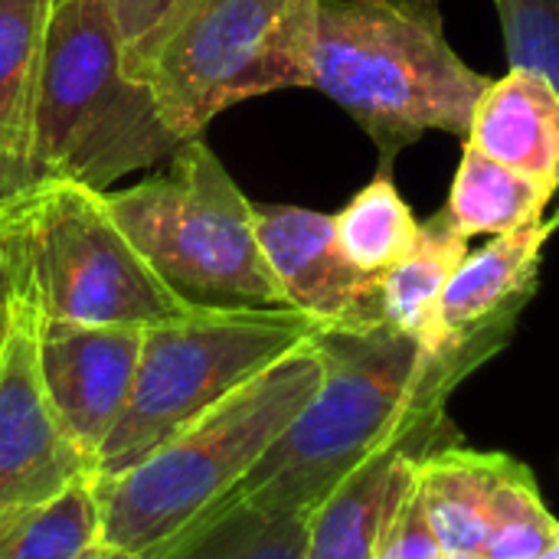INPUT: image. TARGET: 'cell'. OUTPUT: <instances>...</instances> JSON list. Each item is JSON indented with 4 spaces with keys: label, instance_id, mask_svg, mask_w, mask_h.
I'll return each instance as SVG.
<instances>
[{
    "label": "cell",
    "instance_id": "1",
    "mask_svg": "<svg viewBox=\"0 0 559 559\" xmlns=\"http://www.w3.org/2000/svg\"><path fill=\"white\" fill-rule=\"evenodd\" d=\"M311 344L324 367L314 396L219 504L311 514L370 455L445 416L455 386L481 367L459 350H429L386 321L318 328Z\"/></svg>",
    "mask_w": 559,
    "mask_h": 559
},
{
    "label": "cell",
    "instance_id": "2",
    "mask_svg": "<svg viewBox=\"0 0 559 559\" xmlns=\"http://www.w3.org/2000/svg\"><path fill=\"white\" fill-rule=\"evenodd\" d=\"M445 39L442 0H321L311 88L377 144L380 164L429 131L468 134L488 88Z\"/></svg>",
    "mask_w": 559,
    "mask_h": 559
},
{
    "label": "cell",
    "instance_id": "3",
    "mask_svg": "<svg viewBox=\"0 0 559 559\" xmlns=\"http://www.w3.org/2000/svg\"><path fill=\"white\" fill-rule=\"evenodd\" d=\"M321 370L308 341L128 472L95 478L98 540L138 559L164 550L255 468L314 396Z\"/></svg>",
    "mask_w": 559,
    "mask_h": 559
},
{
    "label": "cell",
    "instance_id": "4",
    "mask_svg": "<svg viewBox=\"0 0 559 559\" xmlns=\"http://www.w3.org/2000/svg\"><path fill=\"white\" fill-rule=\"evenodd\" d=\"M183 141L144 82L124 72L108 0H49L43 29L29 187L79 183L105 193Z\"/></svg>",
    "mask_w": 559,
    "mask_h": 559
},
{
    "label": "cell",
    "instance_id": "5",
    "mask_svg": "<svg viewBox=\"0 0 559 559\" xmlns=\"http://www.w3.org/2000/svg\"><path fill=\"white\" fill-rule=\"evenodd\" d=\"M16 314L151 328L190 311L141 259L98 190L36 183L0 206Z\"/></svg>",
    "mask_w": 559,
    "mask_h": 559
},
{
    "label": "cell",
    "instance_id": "6",
    "mask_svg": "<svg viewBox=\"0 0 559 559\" xmlns=\"http://www.w3.org/2000/svg\"><path fill=\"white\" fill-rule=\"evenodd\" d=\"M102 197L141 259L183 305L288 308L259 246L252 200L200 138L183 141L160 174Z\"/></svg>",
    "mask_w": 559,
    "mask_h": 559
},
{
    "label": "cell",
    "instance_id": "7",
    "mask_svg": "<svg viewBox=\"0 0 559 559\" xmlns=\"http://www.w3.org/2000/svg\"><path fill=\"white\" fill-rule=\"evenodd\" d=\"M295 308H190L144 328L128 406L95 455L115 478L318 334Z\"/></svg>",
    "mask_w": 559,
    "mask_h": 559
},
{
    "label": "cell",
    "instance_id": "8",
    "mask_svg": "<svg viewBox=\"0 0 559 559\" xmlns=\"http://www.w3.org/2000/svg\"><path fill=\"white\" fill-rule=\"evenodd\" d=\"M318 3L183 0L138 75L164 124L190 141L246 98L311 88Z\"/></svg>",
    "mask_w": 559,
    "mask_h": 559
},
{
    "label": "cell",
    "instance_id": "9",
    "mask_svg": "<svg viewBox=\"0 0 559 559\" xmlns=\"http://www.w3.org/2000/svg\"><path fill=\"white\" fill-rule=\"evenodd\" d=\"M95 478L88 455L62 429L36 367V334L16 314L0 354V518L39 508Z\"/></svg>",
    "mask_w": 559,
    "mask_h": 559
},
{
    "label": "cell",
    "instance_id": "10",
    "mask_svg": "<svg viewBox=\"0 0 559 559\" xmlns=\"http://www.w3.org/2000/svg\"><path fill=\"white\" fill-rule=\"evenodd\" d=\"M33 334L36 367L52 413L72 442L98 455L128 406L144 328L36 321Z\"/></svg>",
    "mask_w": 559,
    "mask_h": 559
},
{
    "label": "cell",
    "instance_id": "11",
    "mask_svg": "<svg viewBox=\"0 0 559 559\" xmlns=\"http://www.w3.org/2000/svg\"><path fill=\"white\" fill-rule=\"evenodd\" d=\"M255 236L285 295V305L321 328H364L383 321L380 278L344 255L334 216L305 206H259Z\"/></svg>",
    "mask_w": 559,
    "mask_h": 559
},
{
    "label": "cell",
    "instance_id": "12",
    "mask_svg": "<svg viewBox=\"0 0 559 559\" xmlns=\"http://www.w3.org/2000/svg\"><path fill=\"white\" fill-rule=\"evenodd\" d=\"M559 229V213L527 229L495 236L462 259L445 285L432 350H462L481 364L501 354L521 311L537 295L544 246Z\"/></svg>",
    "mask_w": 559,
    "mask_h": 559
},
{
    "label": "cell",
    "instance_id": "13",
    "mask_svg": "<svg viewBox=\"0 0 559 559\" xmlns=\"http://www.w3.org/2000/svg\"><path fill=\"white\" fill-rule=\"evenodd\" d=\"M462 442L449 416L423 423L357 465L308 518L301 559H377L380 537L413 488L416 462L439 445Z\"/></svg>",
    "mask_w": 559,
    "mask_h": 559
},
{
    "label": "cell",
    "instance_id": "14",
    "mask_svg": "<svg viewBox=\"0 0 559 559\" xmlns=\"http://www.w3.org/2000/svg\"><path fill=\"white\" fill-rule=\"evenodd\" d=\"M465 144L485 157L534 180L550 197L559 193V95L557 88L521 66L491 79L475 102Z\"/></svg>",
    "mask_w": 559,
    "mask_h": 559
},
{
    "label": "cell",
    "instance_id": "15",
    "mask_svg": "<svg viewBox=\"0 0 559 559\" xmlns=\"http://www.w3.org/2000/svg\"><path fill=\"white\" fill-rule=\"evenodd\" d=\"M511 465L504 452H475L462 442L429 449L416 462L413 488L445 554H481L495 491Z\"/></svg>",
    "mask_w": 559,
    "mask_h": 559
},
{
    "label": "cell",
    "instance_id": "16",
    "mask_svg": "<svg viewBox=\"0 0 559 559\" xmlns=\"http://www.w3.org/2000/svg\"><path fill=\"white\" fill-rule=\"evenodd\" d=\"M49 0H0V206L29 190L36 79Z\"/></svg>",
    "mask_w": 559,
    "mask_h": 559
},
{
    "label": "cell",
    "instance_id": "17",
    "mask_svg": "<svg viewBox=\"0 0 559 559\" xmlns=\"http://www.w3.org/2000/svg\"><path fill=\"white\" fill-rule=\"evenodd\" d=\"M468 255V239L439 210L419 223L416 249L380 275V311L390 328L432 350L436 318L449 278Z\"/></svg>",
    "mask_w": 559,
    "mask_h": 559
},
{
    "label": "cell",
    "instance_id": "18",
    "mask_svg": "<svg viewBox=\"0 0 559 559\" xmlns=\"http://www.w3.org/2000/svg\"><path fill=\"white\" fill-rule=\"evenodd\" d=\"M550 193L511 167L462 144V160L452 177L442 213L465 236H508L544 219Z\"/></svg>",
    "mask_w": 559,
    "mask_h": 559
},
{
    "label": "cell",
    "instance_id": "19",
    "mask_svg": "<svg viewBox=\"0 0 559 559\" xmlns=\"http://www.w3.org/2000/svg\"><path fill=\"white\" fill-rule=\"evenodd\" d=\"M311 514L216 504L151 559H301Z\"/></svg>",
    "mask_w": 559,
    "mask_h": 559
},
{
    "label": "cell",
    "instance_id": "20",
    "mask_svg": "<svg viewBox=\"0 0 559 559\" xmlns=\"http://www.w3.org/2000/svg\"><path fill=\"white\" fill-rule=\"evenodd\" d=\"M334 233L344 255L364 275L380 278L403 262L419 242V219L403 200L393 164H380L373 180L334 216Z\"/></svg>",
    "mask_w": 559,
    "mask_h": 559
},
{
    "label": "cell",
    "instance_id": "21",
    "mask_svg": "<svg viewBox=\"0 0 559 559\" xmlns=\"http://www.w3.org/2000/svg\"><path fill=\"white\" fill-rule=\"evenodd\" d=\"M95 478L49 504L0 518V559H79L98 544Z\"/></svg>",
    "mask_w": 559,
    "mask_h": 559
},
{
    "label": "cell",
    "instance_id": "22",
    "mask_svg": "<svg viewBox=\"0 0 559 559\" xmlns=\"http://www.w3.org/2000/svg\"><path fill=\"white\" fill-rule=\"evenodd\" d=\"M559 540V521L547 511L527 465L511 459L491 504L485 559H537Z\"/></svg>",
    "mask_w": 559,
    "mask_h": 559
},
{
    "label": "cell",
    "instance_id": "23",
    "mask_svg": "<svg viewBox=\"0 0 559 559\" xmlns=\"http://www.w3.org/2000/svg\"><path fill=\"white\" fill-rule=\"evenodd\" d=\"M508 66L544 75L559 95V0H495Z\"/></svg>",
    "mask_w": 559,
    "mask_h": 559
},
{
    "label": "cell",
    "instance_id": "24",
    "mask_svg": "<svg viewBox=\"0 0 559 559\" xmlns=\"http://www.w3.org/2000/svg\"><path fill=\"white\" fill-rule=\"evenodd\" d=\"M183 0H108L118 39H121V59L124 72L131 79L141 75L151 49L157 46L160 33L174 20ZM141 82V79H138Z\"/></svg>",
    "mask_w": 559,
    "mask_h": 559
},
{
    "label": "cell",
    "instance_id": "25",
    "mask_svg": "<svg viewBox=\"0 0 559 559\" xmlns=\"http://www.w3.org/2000/svg\"><path fill=\"white\" fill-rule=\"evenodd\" d=\"M377 559H445V550L416 498V488L406 491L403 504L390 518V524L380 537Z\"/></svg>",
    "mask_w": 559,
    "mask_h": 559
},
{
    "label": "cell",
    "instance_id": "26",
    "mask_svg": "<svg viewBox=\"0 0 559 559\" xmlns=\"http://www.w3.org/2000/svg\"><path fill=\"white\" fill-rule=\"evenodd\" d=\"M13 324H16V295H13V272H10V259H7V242H3V229H0V354L10 341Z\"/></svg>",
    "mask_w": 559,
    "mask_h": 559
},
{
    "label": "cell",
    "instance_id": "27",
    "mask_svg": "<svg viewBox=\"0 0 559 559\" xmlns=\"http://www.w3.org/2000/svg\"><path fill=\"white\" fill-rule=\"evenodd\" d=\"M79 559H138V557H131V554H124V550H115V547H108V544H102V540H98L92 550H85Z\"/></svg>",
    "mask_w": 559,
    "mask_h": 559
},
{
    "label": "cell",
    "instance_id": "28",
    "mask_svg": "<svg viewBox=\"0 0 559 559\" xmlns=\"http://www.w3.org/2000/svg\"><path fill=\"white\" fill-rule=\"evenodd\" d=\"M537 559H559V540L554 544V547H550V550H544V554H540Z\"/></svg>",
    "mask_w": 559,
    "mask_h": 559
},
{
    "label": "cell",
    "instance_id": "29",
    "mask_svg": "<svg viewBox=\"0 0 559 559\" xmlns=\"http://www.w3.org/2000/svg\"><path fill=\"white\" fill-rule=\"evenodd\" d=\"M445 559H485L481 554H445Z\"/></svg>",
    "mask_w": 559,
    "mask_h": 559
}]
</instances>
